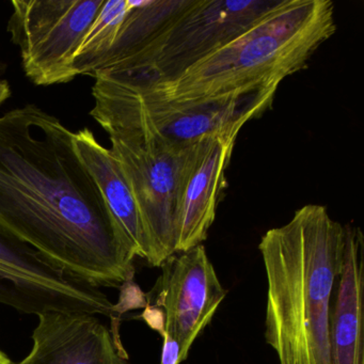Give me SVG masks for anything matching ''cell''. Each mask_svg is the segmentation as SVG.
<instances>
[{
	"label": "cell",
	"mask_w": 364,
	"mask_h": 364,
	"mask_svg": "<svg viewBox=\"0 0 364 364\" xmlns=\"http://www.w3.org/2000/svg\"><path fill=\"white\" fill-rule=\"evenodd\" d=\"M0 364H14L12 360L3 350H0Z\"/></svg>",
	"instance_id": "cell-17"
},
{
	"label": "cell",
	"mask_w": 364,
	"mask_h": 364,
	"mask_svg": "<svg viewBox=\"0 0 364 364\" xmlns=\"http://www.w3.org/2000/svg\"><path fill=\"white\" fill-rule=\"evenodd\" d=\"M280 1L191 0L139 53L101 71L135 86L170 82L237 37Z\"/></svg>",
	"instance_id": "cell-5"
},
{
	"label": "cell",
	"mask_w": 364,
	"mask_h": 364,
	"mask_svg": "<svg viewBox=\"0 0 364 364\" xmlns=\"http://www.w3.org/2000/svg\"><path fill=\"white\" fill-rule=\"evenodd\" d=\"M0 304L24 314L86 313L114 319L100 287L68 276L28 245L0 231Z\"/></svg>",
	"instance_id": "cell-7"
},
{
	"label": "cell",
	"mask_w": 364,
	"mask_h": 364,
	"mask_svg": "<svg viewBox=\"0 0 364 364\" xmlns=\"http://www.w3.org/2000/svg\"><path fill=\"white\" fill-rule=\"evenodd\" d=\"M331 364H364V237L345 225L342 270L330 315Z\"/></svg>",
	"instance_id": "cell-12"
},
{
	"label": "cell",
	"mask_w": 364,
	"mask_h": 364,
	"mask_svg": "<svg viewBox=\"0 0 364 364\" xmlns=\"http://www.w3.org/2000/svg\"><path fill=\"white\" fill-rule=\"evenodd\" d=\"M0 231L100 289L120 287L135 272L73 132L35 104L0 116Z\"/></svg>",
	"instance_id": "cell-1"
},
{
	"label": "cell",
	"mask_w": 364,
	"mask_h": 364,
	"mask_svg": "<svg viewBox=\"0 0 364 364\" xmlns=\"http://www.w3.org/2000/svg\"><path fill=\"white\" fill-rule=\"evenodd\" d=\"M11 86L5 78V65L0 63V106L11 97Z\"/></svg>",
	"instance_id": "cell-16"
},
{
	"label": "cell",
	"mask_w": 364,
	"mask_h": 364,
	"mask_svg": "<svg viewBox=\"0 0 364 364\" xmlns=\"http://www.w3.org/2000/svg\"><path fill=\"white\" fill-rule=\"evenodd\" d=\"M74 146L97 183L129 250L134 257L149 262L150 245L141 213L118 159L110 149L100 144L88 129L74 133Z\"/></svg>",
	"instance_id": "cell-13"
},
{
	"label": "cell",
	"mask_w": 364,
	"mask_h": 364,
	"mask_svg": "<svg viewBox=\"0 0 364 364\" xmlns=\"http://www.w3.org/2000/svg\"><path fill=\"white\" fill-rule=\"evenodd\" d=\"M105 0H14L7 31L37 86L68 84L73 58Z\"/></svg>",
	"instance_id": "cell-6"
},
{
	"label": "cell",
	"mask_w": 364,
	"mask_h": 364,
	"mask_svg": "<svg viewBox=\"0 0 364 364\" xmlns=\"http://www.w3.org/2000/svg\"><path fill=\"white\" fill-rule=\"evenodd\" d=\"M336 29L330 0H281L178 77L150 86L122 82L151 97L178 103L215 99L255 87L280 86L283 80L306 67Z\"/></svg>",
	"instance_id": "cell-3"
},
{
	"label": "cell",
	"mask_w": 364,
	"mask_h": 364,
	"mask_svg": "<svg viewBox=\"0 0 364 364\" xmlns=\"http://www.w3.org/2000/svg\"><path fill=\"white\" fill-rule=\"evenodd\" d=\"M189 3L191 0H129V11L101 70L109 69L139 53Z\"/></svg>",
	"instance_id": "cell-14"
},
{
	"label": "cell",
	"mask_w": 364,
	"mask_h": 364,
	"mask_svg": "<svg viewBox=\"0 0 364 364\" xmlns=\"http://www.w3.org/2000/svg\"><path fill=\"white\" fill-rule=\"evenodd\" d=\"M129 11V0H107L95 18L73 58V71L93 76L103 67Z\"/></svg>",
	"instance_id": "cell-15"
},
{
	"label": "cell",
	"mask_w": 364,
	"mask_h": 364,
	"mask_svg": "<svg viewBox=\"0 0 364 364\" xmlns=\"http://www.w3.org/2000/svg\"><path fill=\"white\" fill-rule=\"evenodd\" d=\"M345 225L323 205L299 208L259 245L266 279L265 338L279 364H331V296L343 265Z\"/></svg>",
	"instance_id": "cell-2"
},
{
	"label": "cell",
	"mask_w": 364,
	"mask_h": 364,
	"mask_svg": "<svg viewBox=\"0 0 364 364\" xmlns=\"http://www.w3.org/2000/svg\"><path fill=\"white\" fill-rule=\"evenodd\" d=\"M156 306L163 313L164 338L178 343L186 360L196 338L227 296L203 245L176 253L161 265Z\"/></svg>",
	"instance_id": "cell-9"
},
{
	"label": "cell",
	"mask_w": 364,
	"mask_h": 364,
	"mask_svg": "<svg viewBox=\"0 0 364 364\" xmlns=\"http://www.w3.org/2000/svg\"><path fill=\"white\" fill-rule=\"evenodd\" d=\"M240 129L208 136L187 151L178 181L176 252L203 244L216 217Z\"/></svg>",
	"instance_id": "cell-10"
},
{
	"label": "cell",
	"mask_w": 364,
	"mask_h": 364,
	"mask_svg": "<svg viewBox=\"0 0 364 364\" xmlns=\"http://www.w3.org/2000/svg\"><path fill=\"white\" fill-rule=\"evenodd\" d=\"M90 116L108 134L112 152L133 191L150 245L148 263L161 267L176 252L178 181L188 148H178L138 114L122 89L105 74L93 75Z\"/></svg>",
	"instance_id": "cell-4"
},
{
	"label": "cell",
	"mask_w": 364,
	"mask_h": 364,
	"mask_svg": "<svg viewBox=\"0 0 364 364\" xmlns=\"http://www.w3.org/2000/svg\"><path fill=\"white\" fill-rule=\"evenodd\" d=\"M103 73L122 89L138 114L157 134L182 149L208 136L240 131L248 121L259 118L272 107L279 88L255 87L215 99L178 103L151 97Z\"/></svg>",
	"instance_id": "cell-8"
},
{
	"label": "cell",
	"mask_w": 364,
	"mask_h": 364,
	"mask_svg": "<svg viewBox=\"0 0 364 364\" xmlns=\"http://www.w3.org/2000/svg\"><path fill=\"white\" fill-rule=\"evenodd\" d=\"M38 318L31 353L16 364H127L120 343L97 315L50 312Z\"/></svg>",
	"instance_id": "cell-11"
}]
</instances>
